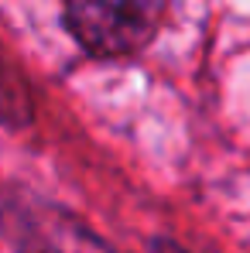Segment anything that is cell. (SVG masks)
Returning a JSON list of instances; mask_svg holds the SVG:
<instances>
[{
	"label": "cell",
	"mask_w": 250,
	"mask_h": 253,
	"mask_svg": "<svg viewBox=\"0 0 250 253\" xmlns=\"http://www.w3.org/2000/svg\"><path fill=\"white\" fill-rule=\"evenodd\" d=\"M65 24L86 51L120 58L154 38L161 0H65Z\"/></svg>",
	"instance_id": "obj_1"
}]
</instances>
